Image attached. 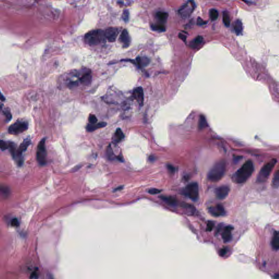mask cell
<instances>
[{
	"label": "cell",
	"mask_w": 279,
	"mask_h": 279,
	"mask_svg": "<svg viewBox=\"0 0 279 279\" xmlns=\"http://www.w3.org/2000/svg\"><path fill=\"white\" fill-rule=\"evenodd\" d=\"M185 194L193 201H196L199 197V186L196 183L188 185L185 189Z\"/></svg>",
	"instance_id": "obj_8"
},
{
	"label": "cell",
	"mask_w": 279,
	"mask_h": 279,
	"mask_svg": "<svg viewBox=\"0 0 279 279\" xmlns=\"http://www.w3.org/2000/svg\"><path fill=\"white\" fill-rule=\"evenodd\" d=\"M119 40L123 44V46L124 48H127L129 46L131 42V39L127 30H124L121 34Z\"/></svg>",
	"instance_id": "obj_14"
},
{
	"label": "cell",
	"mask_w": 279,
	"mask_h": 279,
	"mask_svg": "<svg viewBox=\"0 0 279 279\" xmlns=\"http://www.w3.org/2000/svg\"><path fill=\"white\" fill-rule=\"evenodd\" d=\"M38 276V275H37V271H34V273L32 274L31 279H35V278H36V276Z\"/></svg>",
	"instance_id": "obj_43"
},
{
	"label": "cell",
	"mask_w": 279,
	"mask_h": 279,
	"mask_svg": "<svg viewBox=\"0 0 279 279\" xmlns=\"http://www.w3.org/2000/svg\"><path fill=\"white\" fill-rule=\"evenodd\" d=\"M229 188L226 185H223L216 189L215 195L219 200L225 199L229 194Z\"/></svg>",
	"instance_id": "obj_12"
},
{
	"label": "cell",
	"mask_w": 279,
	"mask_h": 279,
	"mask_svg": "<svg viewBox=\"0 0 279 279\" xmlns=\"http://www.w3.org/2000/svg\"><path fill=\"white\" fill-rule=\"evenodd\" d=\"M203 38L202 36H199L196 37L195 39L192 40L190 43V46L192 48H196L202 44L203 42Z\"/></svg>",
	"instance_id": "obj_21"
},
{
	"label": "cell",
	"mask_w": 279,
	"mask_h": 279,
	"mask_svg": "<svg viewBox=\"0 0 279 279\" xmlns=\"http://www.w3.org/2000/svg\"><path fill=\"white\" fill-rule=\"evenodd\" d=\"M11 225L13 227H17L19 226V222L17 218L12 219L11 221Z\"/></svg>",
	"instance_id": "obj_37"
},
{
	"label": "cell",
	"mask_w": 279,
	"mask_h": 279,
	"mask_svg": "<svg viewBox=\"0 0 279 279\" xmlns=\"http://www.w3.org/2000/svg\"><path fill=\"white\" fill-rule=\"evenodd\" d=\"M119 29L116 27H109L104 31L105 39L110 42H114L119 34Z\"/></svg>",
	"instance_id": "obj_10"
},
{
	"label": "cell",
	"mask_w": 279,
	"mask_h": 279,
	"mask_svg": "<svg viewBox=\"0 0 279 279\" xmlns=\"http://www.w3.org/2000/svg\"><path fill=\"white\" fill-rule=\"evenodd\" d=\"M178 37H179V38H180V39H182V40H184V41H185L186 38V36H185L184 34H179Z\"/></svg>",
	"instance_id": "obj_42"
},
{
	"label": "cell",
	"mask_w": 279,
	"mask_h": 279,
	"mask_svg": "<svg viewBox=\"0 0 279 279\" xmlns=\"http://www.w3.org/2000/svg\"><path fill=\"white\" fill-rule=\"evenodd\" d=\"M133 96L140 106H143L144 102V94L142 87H139L135 89L133 92Z\"/></svg>",
	"instance_id": "obj_11"
},
{
	"label": "cell",
	"mask_w": 279,
	"mask_h": 279,
	"mask_svg": "<svg viewBox=\"0 0 279 279\" xmlns=\"http://www.w3.org/2000/svg\"><path fill=\"white\" fill-rule=\"evenodd\" d=\"M168 16V13L164 11H158L156 14V18L162 22H165L167 20Z\"/></svg>",
	"instance_id": "obj_24"
},
{
	"label": "cell",
	"mask_w": 279,
	"mask_h": 279,
	"mask_svg": "<svg viewBox=\"0 0 279 279\" xmlns=\"http://www.w3.org/2000/svg\"><path fill=\"white\" fill-rule=\"evenodd\" d=\"M154 159H155V158H154V157L153 156H151L150 157V160L151 161L154 160Z\"/></svg>",
	"instance_id": "obj_47"
},
{
	"label": "cell",
	"mask_w": 279,
	"mask_h": 279,
	"mask_svg": "<svg viewBox=\"0 0 279 279\" xmlns=\"http://www.w3.org/2000/svg\"><path fill=\"white\" fill-rule=\"evenodd\" d=\"M31 144V140L28 139H25L23 142L22 144L19 146V148L17 150V153H16V157L18 159V165L19 166H21L22 164V153L25 151H26L27 148H28V146ZM15 157V158H16Z\"/></svg>",
	"instance_id": "obj_9"
},
{
	"label": "cell",
	"mask_w": 279,
	"mask_h": 279,
	"mask_svg": "<svg viewBox=\"0 0 279 279\" xmlns=\"http://www.w3.org/2000/svg\"><path fill=\"white\" fill-rule=\"evenodd\" d=\"M5 115H6V118L7 119L8 121H10V119H11V113L9 112V111H5L4 112Z\"/></svg>",
	"instance_id": "obj_39"
},
{
	"label": "cell",
	"mask_w": 279,
	"mask_h": 279,
	"mask_svg": "<svg viewBox=\"0 0 279 279\" xmlns=\"http://www.w3.org/2000/svg\"><path fill=\"white\" fill-rule=\"evenodd\" d=\"M91 80H92V76L89 73L85 74L80 78L81 83L85 85H89L91 82Z\"/></svg>",
	"instance_id": "obj_22"
},
{
	"label": "cell",
	"mask_w": 279,
	"mask_h": 279,
	"mask_svg": "<svg viewBox=\"0 0 279 279\" xmlns=\"http://www.w3.org/2000/svg\"><path fill=\"white\" fill-rule=\"evenodd\" d=\"M209 212L214 217L223 216L225 214V209L221 205H218L217 206L210 207L209 209Z\"/></svg>",
	"instance_id": "obj_13"
},
{
	"label": "cell",
	"mask_w": 279,
	"mask_h": 279,
	"mask_svg": "<svg viewBox=\"0 0 279 279\" xmlns=\"http://www.w3.org/2000/svg\"><path fill=\"white\" fill-rule=\"evenodd\" d=\"M233 28L235 30V32L237 35H239L241 34L243 31V24L240 20H237L235 21L233 25Z\"/></svg>",
	"instance_id": "obj_20"
},
{
	"label": "cell",
	"mask_w": 279,
	"mask_h": 279,
	"mask_svg": "<svg viewBox=\"0 0 279 279\" xmlns=\"http://www.w3.org/2000/svg\"><path fill=\"white\" fill-rule=\"evenodd\" d=\"M104 31L101 30L91 31L85 36V42L89 45H97L104 42Z\"/></svg>",
	"instance_id": "obj_3"
},
{
	"label": "cell",
	"mask_w": 279,
	"mask_h": 279,
	"mask_svg": "<svg viewBox=\"0 0 279 279\" xmlns=\"http://www.w3.org/2000/svg\"><path fill=\"white\" fill-rule=\"evenodd\" d=\"M214 226V223L213 221H209L207 223L206 230L207 231H211Z\"/></svg>",
	"instance_id": "obj_35"
},
{
	"label": "cell",
	"mask_w": 279,
	"mask_h": 279,
	"mask_svg": "<svg viewBox=\"0 0 279 279\" xmlns=\"http://www.w3.org/2000/svg\"><path fill=\"white\" fill-rule=\"evenodd\" d=\"M277 160L276 159H273L261 168L257 176L256 180L258 183H264L267 180Z\"/></svg>",
	"instance_id": "obj_4"
},
{
	"label": "cell",
	"mask_w": 279,
	"mask_h": 279,
	"mask_svg": "<svg viewBox=\"0 0 279 279\" xmlns=\"http://www.w3.org/2000/svg\"><path fill=\"white\" fill-rule=\"evenodd\" d=\"M206 23V22L205 21H203L202 19H201L200 17H199L198 19H197V25H200V26H202V25H203Z\"/></svg>",
	"instance_id": "obj_40"
},
{
	"label": "cell",
	"mask_w": 279,
	"mask_h": 279,
	"mask_svg": "<svg viewBox=\"0 0 279 279\" xmlns=\"http://www.w3.org/2000/svg\"><path fill=\"white\" fill-rule=\"evenodd\" d=\"M209 15L212 20H217L219 17V12L215 9H212L209 11Z\"/></svg>",
	"instance_id": "obj_29"
},
{
	"label": "cell",
	"mask_w": 279,
	"mask_h": 279,
	"mask_svg": "<svg viewBox=\"0 0 279 279\" xmlns=\"http://www.w3.org/2000/svg\"><path fill=\"white\" fill-rule=\"evenodd\" d=\"M254 170V166L253 162L251 160H247L233 175L232 179L235 183H243L250 178Z\"/></svg>",
	"instance_id": "obj_1"
},
{
	"label": "cell",
	"mask_w": 279,
	"mask_h": 279,
	"mask_svg": "<svg viewBox=\"0 0 279 279\" xmlns=\"http://www.w3.org/2000/svg\"><path fill=\"white\" fill-rule=\"evenodd\" d=\"M167 168H168V170L169 171V172L170 173H174V172H175V168H174L173 166H172L171 165H168V166H167Z\"/></svg>",
	"instance_id": "obj_38"
},
{
	"label": "cell",
	"mask_w": 279,
	"mask_h": 279,
	"mask_svg": "<svg viewBox=\"0 0 279 279\" xmlns=\"http://www.w3.org/2000/svg\"><path fill=\"white\" fill-rule=\"evenodd\" d=\"M160 198L162 200L166 202L167 204L170 206H176L177 205V201L176 199L171 196H161Z\"/></svg>",
	"instance_id": "obj_17"
},
{
	"label": "cell",
	"mask_w": 279,
	"mask_h": 279,
	"mask_svg": "<svg viewBox=\"0 0 279 279\" xmlns=\"http://www.w3.org/2000/svg\"><path fill=\"white\" fill-rule=\"evenodd\" d=\"M133 63L140 68H144L150 64V60L147 57H138Z\"/></svg>",
	"instance_id": "obj_16"
},
{
	"label": "cell",
	"mask_w": 279,
	"mask_h": 279,
	"mask_svg": "<svg viewBox=\"0 0 279 279\" xmlns=\"http://www.w3.org/2000/svg\"><path fill=\"white\" fill-rule=\"evenodd\" d=\"M272 245L275 250H278L279 247V237L278 232L275 231L272 240Z\"/></svg>",
	"instance_id": "obj_19"
},
{
	"label": "cell",
	"mask_w": 279,
	"mask_h": 279,
	"mask_svg": "<svg viewBox=\"0 0 279 279\" xmlns=\"http://www.w3.org/2000/svg\"><path fill=\"white\" fill-rule=\"evenodd\" d=\"M89 122L90 124H96L97 123V121H98V119H97V118L96 117L95 115H91L89 116Z\"/></svg>",
	"instance_id": "obj_34"
},
{
	"label": "cell",
	"mask_w": 279,
	"mask_h": 279,
	"mask_svg": "<svg viewBox=\"0 0 279 279\" xmlns=\"http://www.w3.org/2000/svg\"><path fill=\"white\" fill-rule=\"evenodd\" d=\"M10 143H7L3 140H0V149L2 151H5L9 148Z\"/></svg>",
	"instance_id": "obj_32"
},
{
	"label": "cell",
	"mask_w": 279,
	"mask_h": 279,
	"mask_svg": "<svg viewBox=\"0 0 279 279\" xmlns=\"http://www.w3.org/2000/svg\"><path fill=\"white\" fill-rule=\"evenodd\" d=\"M241 158V156H236L233 159H234V161H235V162H239Z\"/></svg>",
	"instance_id": "obj_44"
},
{
	"label": "cell",
	"mask_w": 279,
	"mask_h": 279,
	"mask_svg": "<svg viewBox=\"0 0 279 279\" xmlns=\"http://www.w3.org/2000/svg\"><path fill=\"white\" fill-rule=\"evenodd\" d=\"M122 17V19H123L124 21H125V22L128 21L129 19V11L128 10L126 9V10H124L123 11Z\"/></svg>",
	"instance_id": "obj_33"
},
{
	"label": "cell",
	"mask_w": 279,
	"mask_h": 279,
	"mask_svg": "<svg viewBox=\"0 0 279 279\" xmlns=\"http://www.w3.org/2000/svg\"><path fill=\"white\" fill-rule=\"evenodd\" d=\"M232 229H233V227L231 226H226L223 229V232L222 233V238L224 242L225 243L229 242L232 239Z\"/></svg>",
	"instance_id": "obj_15"
},
{
	"label": "cell",
	"mask_w": 279,
	"mask_h": 279,
	"mask_svg": "<svg viewBox=\"0 0 279 279\" xmlns=\"http://www.w3.org/2000/svg\"><path fill=\"white\" fill-rule=\"evenodd\" d=\"M0 101H5V98L1 94V93H0Z\"/></svg>",
	"instance_id": "obj_45"
},
{
	"label": "cell",
	"mask_w": 279,
	"mask_h": 279,
	"mask_svg": "<svg viewBox=\"0 0 279 279\" xmlns=\"http://www.w3.org/2000/svg\"><path fill=\"white\" fill-rule=\"evenodd\" d=\"M161 191H162V190H160V189H151L150 190H149L148 192L150 194H152V195H156V194H159V193L161 192Z\"/></svg>",
	"instance_id": "obj_36"
},
{
	"label": "cell",
	"mask_w": 279,
	"mask_h": 279,
	"mask_svg": "<svg viewBox=\"0 0 279 279\" xmlns=\"http://www.w3.org/2000/svg\"><path fill=\"white\" fill-rule=\"evenodd\" d=\"M123 186H119L117 188L115 189V191H118V190H121L122 189H123Z\"/></svg>",
	"instance_id": "obj_46"
},
{
	"label": "cell",
	"mask_w": 279,
	"mask_h": 279,
	"mask_svg": "<svg viewBox=\"0 0 279 279\" xmlns=\"http://www.w3.org/2000/svg\"><path fill=\"white\" fill-rule=\"evenodd\" d=\"M36 158L39 165L43 166L46 163V151L45 147V139L42 140L37 147Z\"/></svg>",
	"instance_id": "obj_5"
},
{
	"label": "cell",
	"mask_w": 279,
	"mask_h": 279,
	"mask_svg": "<svg viewBox=\"0 0 279 279\" xmlns=\"http://www.w3.org/2000/svg\"><path fill=\"white\" fill-rule=\"evenodd\" d=\"M223 22L226 27H229L231 24V19L228 12L225 11L223 13Z\"/></svg>",
	"instance_id": "obj_28"
},
{
	"label": "cell",
	"mask_w": 279,
	"mask_h": 279,
	"mask_svg": "<svg viewBox=\"0 0 279 279\" xmlns=\"http://www.w3.org/2000/svg\"><path fill=\"white\" fill-rule=\"evenodd\" d=\"M196 8L195 3L193 1H188L184 3L178 10L179 14L182 18L186 19L190 17Z\"/></svg>",
	"instance_id": "obj_7"
},
{
	"label": "cell",
	"mask_w": 279,
	"mask_h": 279,
	"mask_svg": "<svg viewBox=\"0 0 279 279\" xmlns=\"http://www.w3.org/2000/svg\"><path fill=\"white\" fill-rule=\"evenodd\" d=\"M0 193H1L5 197L8 196L9 194V189L7 186L0 185Z\"/></svg>",
	"instance_id": "obj_30"
},
{
	"label": "cell",
	"mask_w": 279,
	"mask_h": 279,
	"mask_svg": "<svg viewBox=\"0 0 279 279\" xmlns=\"http://www.w3.org/2000/svg\"><path fill=\"white\" fill-rule=\"evenodd\" d=\"M28 128V123L25 121H17L13 123L8 128V132L11 134L17 135L26 131Z\"/></svg>",
	"instance_id": "obj_6"
},
{
	"label": "cell",
	"mask_w": 279,
	"mask_h": 279,
	"mask_svg": "<svg viewBox=\"0 0 279 279\" xmlns=\"http://www.w3.org/2000/svg\"><path fill=\"white\" fill-rule=\"evenodd\" d=\"M151 28H152V29L153 30H154V31H158V32H164L166 30V28H165V26L164 25H162V24H154V25H152L151 26Z\"/></svg>",
	"instance_id": "obj_26"
},
{
	"label": "cell",
	"mask_w": 279,
	"mask_h": 279,
	"mask_svg": "<svg viewBox=\"0 0 279 279\" xmlns=\"http://www.w3.org/2000/svg\"><path fill=\"white\" fill-rule=\"evenodd\" d=\"M272 185L274 188L276 189H278L279 185V171L278 170L275 174H274L273 182H272Z\"/></svg>",
	"instance_id": "obj_27"
},
{
	"label": "cell",
	"mask_w": 279,
	"mask_h": 279,
	"mask_svg": "<svg viewBox=\"0 0 279 279\" xmlns=\"http://www.w3.org/2000/svg\"><path fill=\"white\" fill-rule=\"evenodd\" d=\"M114 138H115V141L116 142H119L124 138V135L121 129L118 128L116 130Z\"/></svg>",
	"instance_id": "obj_23"
},
{
	"label": "cell",
	"mask_w": 279,
	"mask_h": 279,
	"mask_svg": "<svg viewBox=\"0 0 279 279\" xmlns=\"http://www.w3.org/2000/svg\"><path fill=\"white\" fill-rule=\"evenodd\" d=\"M207 126V122L206 118L203 116L201 115L199 118V129L200 130H202L203 129L205 128Z\"/></svg>",
	"instance_id": "obj_25"
},
{
	"label": "cell",
	"mask_w": 279,
	"mask_h": 279,
	"mask_svg": "<svg viewBox=\"0 0 279 279\" xmlns=\"http://www.w3.org/2000/svg\"><path fill=\"white\" fill-rule=\"evenodd\" d=\"M227 253V250L226 249H222L220 251V254L221 256H223Z\"/></svg>",
	"instance_id": "obj_41"
},
{
	"label": "cell",
	"mask_w": 279,
	"mask_h": 279,
	"mask_svg": "<svg viewBox=\"0 0 279 279\" xmlns=\"http://www.w3.org/2000/svg\"><path fill=\"white\" fill-rule=\"evenodd\" d=\"M107 156L108 157L109 159H110L111 160H114V159L115 158V156L114 155V153L113 152L112 149L110 145L109 146L107 147Z\"/></svg>",
	"instance_id": "obj_31"
},
{
	"label": "cell",
	"mask_w": 279,
	"mask_h": 279,
	"mask_svg": "<svg viewBox=\"0 0 279 279\" xmlns=\"http://www.w3.org/2000/svg\"><path fill=\"white\" fill-rule=\"evenodd\" d=\"M106 125V123L105 122H100V123H96V124H89L87 126V130L89 131V132H91V131H95V130L101 128H104L105 127Z\"/></svg>",
	"instance_id": "obj_18"
},
{
	"label": "cell",
	"mask_w": 279,
	"mask_h": 279,
	"mask_svg": "<svg viewBox=\"0 0 279 279\" xmlns=\"http://www.w3.org/2000/svg\"><path fill=\"white\" fill-rule=\"evenodd\" d=\"M226 169V164L223 160L216 162L208 173V179L213 182L219 181L223 177Z\"/></svg>",
	"instance_id": "obj_2"
}]
</instances>
